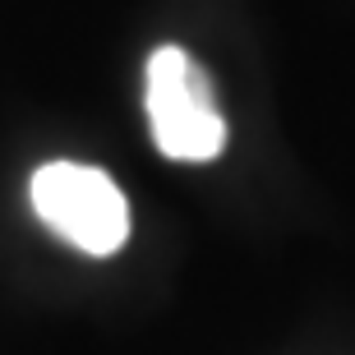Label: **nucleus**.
<instances>
[{
    "instance_id": "obj_2",
    "label": "nucleus",
    "mask_w": 355,
    "mask_h": 355,
    "mask_svg": "<svg viewBox=\"0 0 355 355\" xmlns=\"http://www.w3.org/2000/svg\"><path fill=\"white\" fill-rule=\"evenodd\" d=\"M28 198L42 226H51L65 245L92 259H106L130 240V203L120 194V184L97 166L46 162L33 171Z\"/></svg>"
},
{
    "instance_id": "obj_1",
    "label": "nucleus",
    "mask_w": 355,
    "mask_h": 355,
    "mask_svg": "<svg viewBox=\"0 0 355 355\" xmlns=\"http://www.w3.org/2000/svg\"><path fill=\"white\" fill-rule=\"evenodd\" d=\"M144 106L153 120V144L171 162H212L226 148V116L217 106L208 69L184 46H157L148 55Z\"/></svg>"
}]
</instances>
